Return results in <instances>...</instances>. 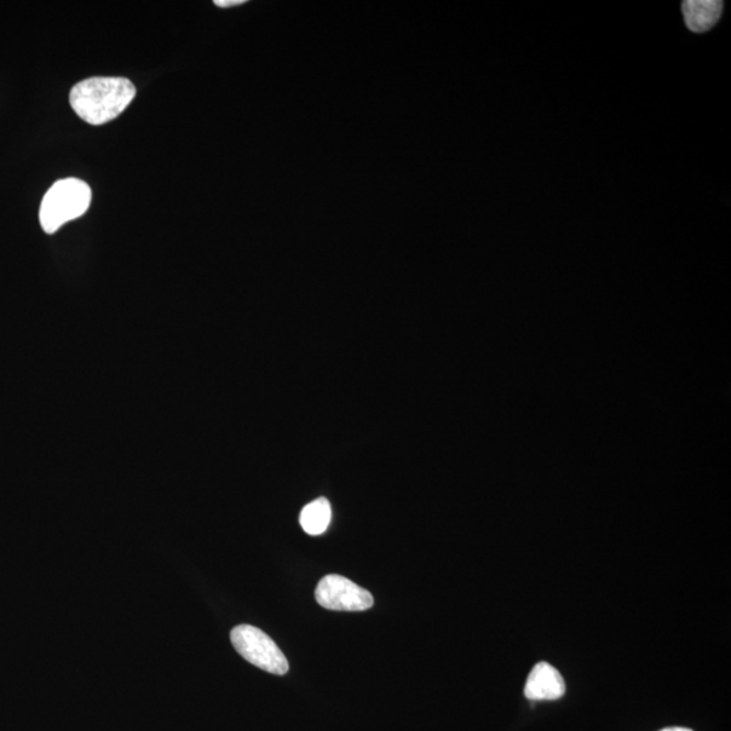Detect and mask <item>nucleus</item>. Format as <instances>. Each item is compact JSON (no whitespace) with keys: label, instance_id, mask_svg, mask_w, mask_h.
I'll use <instances>...</instances> for the list:
<instances>
[{"label":"nucleus","instance_id":"2","mask_svg":"<svg viewBox=\"0 0 731 731\" xmlns=\"http://www.w3.org/2000/svg\"><path fill=\"white\" fill-rule=\"evenodd\" d=\"M92 193L88 183L67 178L57 181L43 198L39 222L46 233L57 232L67 222L77 220L89 210Z\"/></svg>","mask_w":731,"mask_h":731},{"label":"nucleus","instance_id":"1","mask_svg":"<svg viewBox=\"0 0 731 731\" xmlns=\"http://www.w3.org/2000/svg\"><path fill=\"white\" fill-rule=\"evenodd\" d=\"M136 88L125 78H90L69 94L73 112L90 125H105L119 117L135 100Z\"/></svg>","mask_w":731,"mask_h":731},{"label":"nucleus","instance_id":"7","mask_svg":"<svg viewBox=\"0 0 731 731\" xmlns=\"http://www.w3.org/2000/svg\"><path fill=\"white\" fill-rule=\"evenodd\" d=\"M332 519L331 504L327 499L315 500L313 503L305 505L299 515V525L309 535H321L327 532Z\"/></svg>","mask_w":731,"mask_h":731},{"label":"nucleus","instance_id":"8","mask_svg":"<svg viewBox=\"0 0 731 731\" xmlns=\"http://www.w3.org/2000/svg\"><path fill=\"white\" fill-rule=\"evenodd\" d=\"M245 3V0H216L215 4L218 8H232V5H239Z\"/></svg>","mask_w":731,"mask_h":731},{"label":"nucleus","instance_id":"9","mask_svg":"<svg viewBox=\"0 0 731 731\" xmlns=\"http://www.w3.org/2000/svg\"><path fill=\"white\" fill-rule=\"evenodd\" d=\"M661 731H693V730L683 729V728H670V729H664V730H661Z\"/></svg>","mask_w":731,"mask_h":731},{"label":"nucleus","instance_id":"4","mask_svg":"<svg viewBox=\"0 0 731 731\" xmlns=\"http://www.w3.org/2000/svg\"><path fill=\"white\" fill-rule=\"evenodd\" d=\"M316 601L322 608L332 612H366L374 598L370 592L339 574L325 575L316 589Z\"/></svg>","mask_w":731,"mask_h":731},{"label":"nucleus","instance_id":"3","mask_svg":"<svg viewBox=\"0 0 731 731\" xmlns=\"http://www.w3.org/2000/svg\"><path fill=\"white\" fill-rule=\"evenodd\" d=\"M236 652L241 658L249 661L259 670L274 673V675H285L289 671V663L281 649L267 635H264L258 627L250 625H240L230 632Z\"/></svg>","mask_w":731,"mask_h":731},{"label":"nucleus","instance_id":"5","mask_svg":"<svg viewBox=\"0 0 731 731\" xmlns=\"http://www.w3.org/2000/svg\"><path fill=\"white\" fill-rule=\"evenodd\" d=\"M566 681L555 666L539 663L527 677L525 695L529 700H557L566 695Z\"/></svg>","mask_w":731,"mask_h":731},{"label":"nucleus","instance_id":"6","mask_svg":"<svg viewBox=\"0 0 731 731\" xmlns=\"http://www.w3.org/2000/svg\"><path fill=\"white\" fill-rule=\"evenodd\" d=\"M682 9L689 31L704 33L716 25L722 14L723 3L718 0H686Z\"/></svg>","mask_w":731,"mask_h":731}]
</instances>
